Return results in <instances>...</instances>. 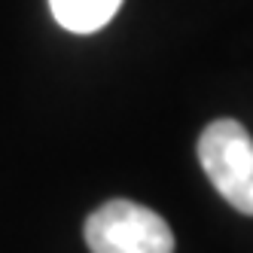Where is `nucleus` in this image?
<instances>
[{
    "instance_id": "obj_3",
    "label": "nucleus",
    "mask_w": 253,
    "mask_h": 253,
    "mask_svg": "<svg viewBox=\"0 0 253 253\" xmlns=\"http://www.w3.org/2000/svg\"><path fill=\"white\" fill-rule=\"evenodd\" d=\"M49 6L64 31L95 34L116 15L122 0H49Z\"/></svg>"
},
{
    "instance_id": "obj_2",
    "label": "nucleus",
    "mask_w": 253,
    "mask_h": 253,
    "mask_svg": "<svg viewBox=\"0 0 253 253\" xmlns=\"http://www.w3.org/2000/svg\"><path fill=\"white\" fill-rule=\"evenodd\" d=\"M85 244L92 253H174V235L156 211L119 198L85 220Z\"/></svg>"
},
{
    "instance_id": "obj_1",
    "label": "nucleus",
    "mask_w": 253,
    "mask_h": 253,
    "mask_svg": "<svg viewBox=\"0 0 253 253\" xmlns=\"http://www.w3.org/2000/svg\"><path fill=\"white\" fill-rule=\"evenodd\" d=\"M198 162L226 202L253 216V137L241 122L216 119L198 137Z\"/></svg>"
}]
</instances>
